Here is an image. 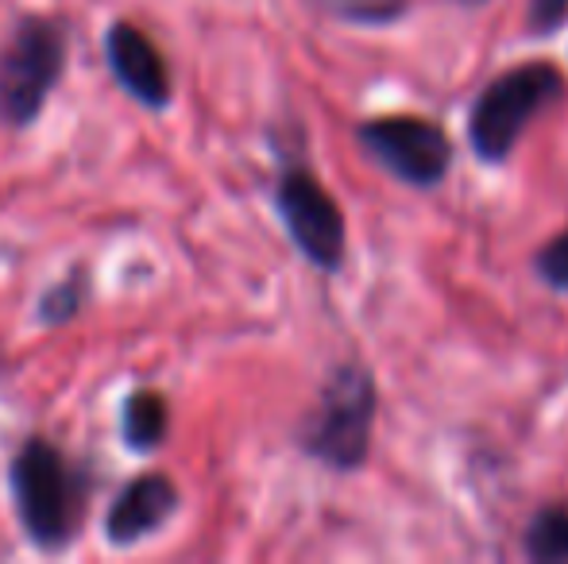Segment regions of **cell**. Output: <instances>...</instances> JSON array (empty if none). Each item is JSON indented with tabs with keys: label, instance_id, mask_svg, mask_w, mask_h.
I'll return each mask as SVG.
<instances>
[{
	"label": "cell",
	"instance_id": "1",
	"mask_svg": "<svg viewBox=\"0 0 568 564\" xmlns=\"http://www.w3.org/2000/svg\"><path fill=\"white\" fill-rule=\"evenodd\" d=\"M16 519L36 550L59 553L78 537L90 499V480L47 437H28L8 464Z\"/></svg>",
	"mask_w": 568,
	"mask_h": 564
},
{
	"label": "cell",
	"instance_id": "2",
	"mask_svg": "<svg viewBox=\"0 0 568 564\" xmlns=\"http://www.w3.org/2000/svg\"><path fill=\"white\" fill-rule=\"evenodd\" d=\"M67 28L51 16H20L0 47V124L23 132L39 121L67 70Z\"/></svg>",
	"mask_w": 568,
	"mask_h": 564
},
{
	"label": "cell",
	"instance_id": "3",
	"mask_svg": "<svg viewBox=\"0 0 568 564\" xmlns=\"http://www.w3.org/2000/svg\"><path fill=\"white\" fill-rule=\"evenodd\" d=\"M372 422H375L372 379L359 368H341L325 383L322 402L310 414V422L302 425V449L322 460V464L337 468V472H352L367 457Z\"/></svg>",
	"mask_w": 568,
	"mask_h": 564
},
{
	"label": "cell",
	"instance_id": "4",
	"mask_svg": "<svg viewBox=\"0 0 568 564\" xmlns=\"http://www.w3.org/2000/svg\"><path fill=\"white\" fill-rule=\"evenodd\" d=\"M565 93V82L554 66L534 62V66H518L507 78H499L495 85H487V93L479 98L476 113L468 121L471 147L479 151V158L499 163L510 155V147L523 136L526 121L534 113L557 101Z\"/></svg>",
	"mask_w": 568,
	"mask_h": 564
},
{
	"label": "cell",
	"instance_id": "5",
	"mask_svg": "<svg viewBox=\"0 0 568 564\" xmlns=\"http://www.w3.org/2000/svg\"><path fill=\"white\" fill-rule=\"evenodd\" d=\"M275 205L294 248L322 271H337L344 259V217L322 182L306 171H286L275 186Z\"/></svg>",
	"mask_w": 568,
	"mask_h": 564
},
{
	"label": "cell",
	"instance_id": "6",
	"mask_svg": "<svg viewBox=\"0 0 568 564\" xmlns=\"http://www.w3.org/2000/svg\"><path fill=\"white\" fill-rule=\"evenodd\" d=\"M359 143L398 174L403 182L414 186H434L445 178L453 163V143L445 140L442 129L429 121H414V116H387V121H367L359 129Z\"/></svg>",
	"mask_w": 568,
	"mask_h": 564
},
{
	"label": "cell",
	"instance_id": "7",
	"mask_svg": "<svg viewBox=\"0 0 568 564\" xmlns=\"http://www.w3.org/2000/svg\"><path fill=\"white\" fill-rule=\"evenodd\" d=\"M105 62L109 74L116 78V85L135 101V105L151 109V113H163L171 105V70H166V59L151 35H143L135 23L128 20H113L105 28Z\"/></svg>",
	"mask_w": 568,
	"mask_h": 564
},
{
	"label": "cell",
	"instance_id": "8",
	"mask_svg": "<svg viewBox=\"0 0 568 564\" xmlns=\"http://www.w3.org/2000/svg\"><path fill=\"white\" fill-rule=\"evenodd\" d=\"M179 511V488L166 472H140L116 491L105 514V542L116 550H132L143 537L159 534Z\"/></svg>",
	"mask_w": 568,
	"mask_h": 564
},
{
	"label": "cell",
	"instance_id": "9",
	"mask_svg": "<svg viewBox=\"0 0 568 564\" xmlns=\"http://www.w3.org/2000/svg\"><path fill=\"white\" fill-rule=\"evenodd\" d=\"M166 429H171V410H166V399L151 387L143 391H132L124 402H120V437H124L128 452H155L163 444Z\"/></svg>",
	"mask_w": 568,
	"mask_h": 564
},
{
	"label": "cell",
	"instance_id": "10",
	"mask_svg": "<svg viewBox=\"0 0 568 564\" xmlns=\"http://www.w3.org/2000/svg\"><path fill=\"white\" fill-rule=\"evenodd\" d=\"M526 550L538 561H568V511H541L530 522V534H526Z\"/></svg>",
	"mask_w": 568,
	"mask_h": 564
},
{
	"label": "cell",
	"instance_id": "11",
	"mask_svg": "<svg viewBox=\"0 0 568 564\" xmlns=\"http://www.w3.org/2000/svg\"><path fill=\"white\" fill-rule=\"evenodd\" d=\"M85 301V290L82 283H78V275H70V279L54 283L51 290L39 298V321L43 325H67L78 317V309H82Z\"/></svg>",
	"mask_w": 568,
	"mask_h": 564
},
{
	"label": "cell",
	"instance_id": "12",
	"mask_svg": "<svg viewBox=\"0 0 568 564\" xmlns=\"http://www.w3.org/2000/svg\"><path fill=\"white\" fill-rule=\"evenodd\" d=\"M325 4L352 23H387L403 12L406 0H325Z\"/></svg>",
	"mask_w": 568,
	"mask_h": 564
},
{
	"label": "cell",
	"instance_id": "13",
	"mask_svg": "<svg viewBox=\"0 0 568 564\" xmlns=\"http://www.w3.org/2000/svg\"><path fill=\"white\" fill-rule=\"evenodd\" d=\"M538 271L546 283L561 286V290H568V236H557L554 244H549L546 252L538 256Z\"/></svg>",
	"mask_w": 568,
	"mask_h": 564
},
{
	"label": "cell",
	"instance_id": "14",
	"mask_svg": "<svg viewBox=\"0 0 568 564\" xmlns=\"http://www.w3.org/2000/svg\"><path fill=\"white\" fill-rule=\"evenodd\" d=\"M568 16V0H530V23L538 35H549L565 23Z\"/></svg>",
	"mask_w": 568,
	"mask_h": 564
},
{
	"label": "cell",
	"instance_id": "15",
	"mask_svg": "<svg viewBox=\"0 0 568 564\" xmlns=\"http://www.w3.org/2000/svg\"><path fill=\"white\" fill-rule=\"evenodd\" d=\"M464 4H479V0H464Z\"/></svg>",
	"mask_w": 568,
	"mask_h": 564
}]
</instances>
